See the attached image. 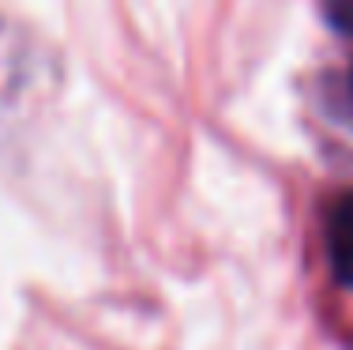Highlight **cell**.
Returning <instances> with one entry per match:
<instances>
[{
	"label": "cell",
	"instance_id": "1",
	"mask_svg": "<svg viewBox=\"0 0 353 350\" xmlns=\"http://www.w3.org/2000/svg\"><path fill=\"white\" fill-rule=\"evenodd\" d=\"M327 264L334 279L353 290V188L334 196L327 211Z\"/></svg>",
	"mask_w": 353,
	"mask_h": 350
}]
</instances>
